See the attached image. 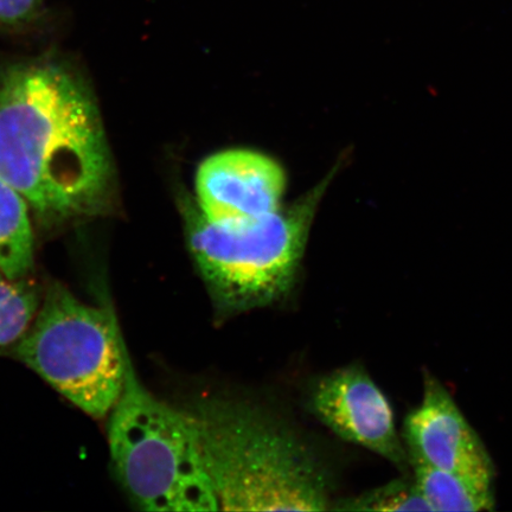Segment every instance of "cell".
<instances>
[{
    "mask_svg": "<svg viewBox=\"0 0 512 512\" xmlns=\"http://www.w3.org/2000/svg\"><path fill=\"white\" fill-rule=\"evenodd\" d=\"M0 177L46 224L111 209L115 170L99 107L64 64L25 61L0 73Z\"/></svg>",
    "mask_w": 512,
    "mask_h": 512,
    "instance_id": "1",
    "label": "cell"
},
{
    "mask_svg": "<svg viewBox=\"0 0 512 512\" xmlns=\"http://www.w3.org/2000/svg\"><path fill=\"white\" fill-rule=\"evenodd\" d=\"M194 422L220 510H331L328 471L312 448L264 409L234 399L200 398Z\"/></svg>",
    "mask_w": 512,
    "mask_h": 512,
    "instance_id": "2",
    "label": "cell"
},
{
    "mask_svg": "<svg viewBox=\"0 0 512 512\" xmlns=\"http://www.w3.org/2000/svg\"><path fill=\"white\" fill-rule=\"evenodd\" d=\"M334 174L287 208L259 219L214 222L181 197L185 239L219 317L284 300L297 283L310 230Z\"/></svg>",
    "mask_w": 512,
    "mask_h": 512,
    "instance_id": "3",
    "label": "cell"
},
{
    "mask_svg": "<svg viewBox=\"0 0 512 512\" xmlns=\"http://www.w3.org/2000/svg\"><path fill=\"white\" fill-rule=\"evenodd\" d=\"M107 418L115 476L140 510H220L190 415L143 386L130 354L123 392Z\"/></svg>",
    "mask_w": 512,
    "mask_h": 512,
    "instance_id": "4",
    "label": "cell"
},
{
    "mask_svg": "<svg viewBox=\"0 0 512 512\" xmlns=\"http://www.w3.org/2000/svg\"><path fill=\"white\" fill-rule=\"evenodd\" d=\"M12 351L95 419L107 418L123 392L128 350L112 307L85 304L60 283Z\"/></svg>",
    "mask_w": 512,
    "mask_h": 512,
    "instance_id": "5",
    "label": "cell"
},
{
    "mask_svg": "<svg viewBox=\"0 0 512 512\" xmlns=\"http://www.w3.org/2000/svg\"><path fill=\"white\" fill-rule=\"evenodd\" d=\"M309 408L339 438L367 448L403 473L411 469L393 408L360 364L332 371L318 380L311 390Z\"/></svg>",
    "mask_w": 512,
    "mask_h": 512,
    "instance_id": "6",
    "label": "cell"
},
{
    "mask_svg": "<svg viewBox=\"0 0 512 512\" xmlns=\"http://www.w3.org/2000/svg\"><path fill=\"white\" fill-rule=\"evenodd\" d=\"M401 437L409 464H426L494 485L496 469L488 448L443 383L427 371L424 396L403 421Z\"/></svg>",
    "mask_w": 512,
    "mask_h": 512,
    "instance_id": "7",
    "label": "cell"
},
{
    "mask_svg": "<svg viewBox=\"0 0 512 512\" xmlns=\"http://www.w3.org/2000/svg\"><path fill=\"white\" fill-rule=\"evenodd\" d=\"M286 183L283 166L265 153L223 150L198 166L195 204L214 222L259 219L281 208Z\"/></svg>",
    "mask_w": 512,
    "mask_h": 512,
    "instance_id": "8",
    "label": "cell"
},
{
    "mask_svg": "<svg viewBox=\"0 0 512 512\" xmlns=\"http://www.w3.org/2000/svg\"><path fill=\"white\" fill-rule=\"evenodd\" d=\"M30 211L25 198L0 177V271L9 280L27 277L34 267Z\"/></svg>",
    "mask_w": 512,
    "mask_h": 512,
    "instance_id": "9",
    "label": "cell"
},
{
    "mask_svg": "<svg viewBox=\"0 0 512 512\" xmlns=\"http://www.w3.org/2000/svg\"><path fill=\"white\" fill-rule=\"evenodd\" d=\"M413 479L432 511H492L496 507L494 485L437 469L411 463Z\"/></svg>",
    "mask_w": 512,
    "mask_h": 512,
    "instance_id": "10",
    "label": "cell"
},
{
    "mask_svg": "<svg viewBox=\"0 0 512 512\" xmlns=\"http://www.w3.org/2000/svg\"><path fill=\"white\" fill-rule=\"evenodd\" d=\"M42 299L40 288L25 278L0 280V348L16 343L28 331Z\"/></svg>",
    "mask_w": 512,
    "mask_h": 512,
    "instance_id": "11",
    "label": "cell"
},
{
    "mask_svg": "<svg viewBox=\"0 0 512 512\" xmlns=\"http://www.w3.org/2000/svg\"><path fill=\"white\" fill-rule=\"evenodd\" d=\"M331 510L338 511H432L413 478L392 480L361 495L339 499Z\"/></svg>",
    "mask_w": 512,
    "mask_h": 512,
    "instance_id": "12",
    "label": "cell"
},
{
    "mask_svg": "<svg viewBox=\"0 0 512 512\" xmlns=\"http://www.w3.org/2000/svg\"><path fill=\"white\" fill-rule=\"evenodd\" d=\"M46 0H0V28L24 27L35 21Z\"/></svg>",
    "mask_w": 512,
    "mask_h": 512,
    "instance_id": "13",
    "label": "cell"
},
{
    "mask_svg": "<svg viewBox=\"0 0 512 512\" xmlns=\"http://www.w3.org/2000/svg\"><path fill=\"white\" fill-rule=\"evenodd\" d=\"M4 279H6V278L4 277L3 272H2V271H0V280H4Z\"/></svg>",
    "mask_w": 512,
    "mask_h": 512,
    "instance_id": "14",
    "label": "cell"
}]
</instances>
